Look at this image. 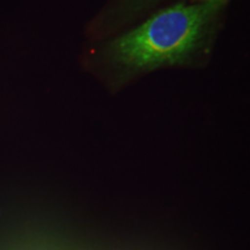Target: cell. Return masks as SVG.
I'll list each match as a JSON object with an SVG mask.
<instances>
[{
    "mask_svg": "<svg viewBox=\"0 0 250 250\" xmlns=\"http://www.w3.org/2000/svg\"><path fill=\"white\" fill-rule=\"evenodd\" d=\"M226 2H183L161 9L103 46V62L120 79L164 66L190 64L208 51Z\"/></svg>",
    "mask_w": 250,
    "mask_h": 250,
    "instance_id": "cell-1",
    "label": "cell"
},
{
    "mask_svg": "<svg viewBox=\"0 0 250 250\" xmlns=\"http://www.w3.org/2000/svg\"><path fill=\"white\" fill-rule=\"evenodd\" d=\"M160 0H117L116 5L109 12V20L112 24H122L133 20L146 12Z\"/></svg>",
    "mask_w": 250,
    "mask_h": 250,
    "instance_id": "cell-2",
    "label": "cell"
},
{
    "mask_svg": "<svg viewBox=\"0 0 250 250\" xmlns=\"http://www.w3.org/2000/svg\"><path fill=\"white\" fill-rule=\"evenodd\" d=\"M206 1H223V2H226L227 0H206Z\"/></svg>",
    "mask_w": 250,
    "mask_h": 250,
    "instance_id": "cell-3",
    "label": "cell"
}]
</instances>
